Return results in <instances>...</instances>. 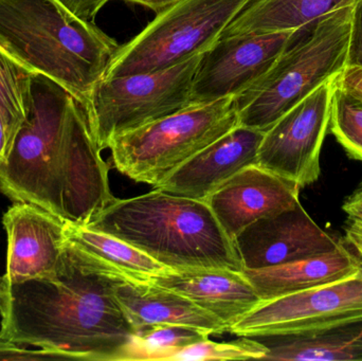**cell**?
<instances>
[{
	"label": "cell",
	"mask_w": 362,
	"mask_h": 361,
	"mask_svg": "<svg viewBox=\"0 0 362 361\" xmlns=\"http://www.w3.org/2000/svg\"><path fill=\"white\" fill-rule=\"evenodd\" d=\"M108 172L80 102L50 78L35 76L29 114L0 163V191L14 203L87 225L117 199Z\"/></svg>",
	"instance_id": "2"
},
{
	"label": "cell",
	"mask_w": 362,
	"mask_h": 361,
	"mask_svg": "<svg viewBox=\"0 0 362 361\" xmlns=\"http://www.w3.org/2000/svg\"><path fill=\"white\" fill-rule=\"evenodd\" d=\"M267 349L250 337L240 336L230 343L206 341L171 352L165 360H264Z\"/></svg>",
	"instance_id": "25"
},
{
	"label": "cell",
	"mask_w": 362,
	"mask_h": 361,
	"mask_svg": "<svg viewBox=\"0 0 362 361\" xmlns=\"http://www.w3.org/2000/svg\"><path fill=\"white\" fill-rule=\"evenodd\" d=\"M248 2L180 0L120 46L103 78L158 71L206 52Z\"/></svg>",
	"instance_id": "8"
},
{
	"label": "cell",
	"mask_w": 362,
	"mask_h": 361,
	"mask_svg": "<svg viewBox=\"0 0 362 361\" xmlns=\"http://www.w3.org/2000/svg\"><path fill=\"white\" fill-rule=\"evenodd\" d=\"M344 231V243H346L351 250H354L353 254L357 256L362 265V222L349 218Z\"/></svg>",
	"instance_id": "28"
},
{
	"label": "cell",
	"mask_w": 362,
	"mask_h": 361,
	"mask_svg": "<svg viewBox=\"0 0 362 361\" xmlns=\"http://www.w3.org/2000/svg\"><path fill=\"white\" fill-rule=\"evenodd\" d=\"M57 1L76 18L85 23H93L95 15L110 0H57Z\"/></svg>",
	"instance_id": "27"
},
{
	"label": "cell",
	"mask_w": 362,
	"mask_h": 361,
	"mask_svg": "<svg viewBox=\"0 0 362 361\" xmlns=\"http://www.w3.org/2000/svg\"><path fill=\"white\" fill-rule=\"evenodd\" d=\"M342 209L348 214L349 218L362 222V182L354 193L346 199Z\"/></svg>",
	"instance_id": "29"
},
{
	"label": "cell",
	"mask_w": 362,
	"mask_h": 361,
	"mask_svg": "<svg viewBox=\"0 0 362 361\" xmlns=\"http://www.w3.org/2000/svg\"><path fill=\"white\" fill-rule=\"evenodd\" d=\"M35 76L0 48V163L8 157L29 114Z\"/></svg>",
	"instance_id": "22"
},
{
	"label": "cell",
	"mask_w": 362,
	"mask_h": 361,
	"mask_svg": "<svg viewBox=\"0 0 362 361\" xmlns=\"http://www.w3.org/2000/svg\"><path fill=\"white\" fill-rule=\"evenodd\" d=\"M66 241L93 258L118 269L135 282L146 283L171 269L127 242L87 225H65Z\"/></svg>",
	"instance_id": "21"
},
{
	"label": "cell",
	"mask_w": 362,
	"mask_h": 361,
	"mask_svg": "<svg viewBox=\"0 0 362 361\" xmlns=\"http://www.w3.org/2000/svg\"><path fill=\"white\" fill-rule=\"evenodd\" d=\"M299 192L297 184L253 165L221 184L206 201L233 241L257 220L297 205Z\"/></svg>",
	"instance_id": "14"
},
{
	"label": "cell",
	"mask_w": 362,
	"mask_h": 361,
	"mask_svg": "<svg viewBox=\"0 0 362 361\" xmlns=\"http://www.w3.org/2000/svg\"><path fill=\"white\" fill-rule=\"evenodd\" d=\"M354 4L298 30L286 50L259 80L236 95L238 124L264 131L346 68Z\"/></svg>",
	"instance_id": "5"
},
{
	"label": "cell",
	"mask_w": 362,
	"mask_h": 361,
	"mask_svg": "<svg viewBox=\"0 0 362 361\" xmlns=\"http://www.w3.org/2000/svg\"><path fill=\"white\" fill-rule=\"evenodd\" d=\"M0 286H1V277H0Z\"/></svg>",
	"instance_id": "32"
},
{
	"label": "cell",
	"mask_w": 362,
	"mask_h": 361,
	"mask_svg": "<svg viewBox=\"0 0 362 361\" xmlns=\"http://www.w3.org/2000/svg\"><path fill=\"white\" fill-rule=\"evenodd\" d=\"M87 226L127 242L171 271H245L206 201L154 189L117 199Z\"/></svg>",
	"instance_id": "3"
},
{
	"label": "cell",
	"mask_w": 362,
	"mask_h": 361,
	"mask_svg": "<svg viewBox=\"0 0 362 361\" xmlns=\"http://www.w3.org/2000/svg\"><path fill=\"white\" fill-rule=\"evenodd\" d=\"M0 48L83 103L120 46L57 0H0Z\"/></svg>",
	"instance_id": "4"
},
{
	"label": "cell",
	"mask_w": 362,
	"mask_h": 361,
	"mask_svg": "<svg viewBox=\"0 0 362 361\" xmlns=\"http://www.w3.org/2000/svg\"><path fill=\"white\" fill-rule=\"evenodd\" d=\"M6 273L1 283H23L57 273L65 249L66 223L32 203H14L4 214Z\"/></svg>",
	"instance_id": "13"
},
{
	"label": "cell",
	"mask_w": 362,
	"mask_h": 361,
	"mask_svg": "<svg viewBox=\"0 0 362 361\" xmlns=\"http://www.w3.org/2000/svg\"><path fill=\"white\" fill-rule=\"evenodd\" d=\"M361 268L357 256L341 242L333 251L243 273L259 299L268 301L344 279Z\"/></svg>",
	"instance_id": "17"
},
{
	"label": "cell",
	"mask_w": 362,
	"mask_h": 361,
	"mask_svg": "<svg viewBox=\"0 0 362 361\" xmlns=\"http://www.w3.org/2000/svg\"><path fill=\"white\" fill-rule=\"evenodd\" d=\"M337 76L332 93L329 129L349 157L362 161V93L342 84Z\"/></svg>",
	"instance_id": "23"
},
{
	"label": "cell",
	"mask_w": 362,
	"mask_h": 361,
	"mask_svg": "<svg viewBox=\"0 0 362 361\" xmlns=\"http://www.w3.org/2000/svg\"><path fill=\"white\" fill-rule=\"evenodd\" d=\"M123 1L132 2V4H140V6H146L150 10L159 13L161 11L171 6L172 4H176L180 0H123Z\"/></svg>",
	"instance_id": "30"
},
{
	"label": "cell",
	"mask_w": 362,
	"mask_h": 361,
	"mask_svg": "<svg viewBox=\"0 0 362 361\" xmlns=\"http://www.w3.org/2000/svg\"><path fill=\"white\" fill-rule=\"evenodd\" d=\"M297 32L285 30L219 38L204 53L196 72L192 88L193 105L242 93L272 67Z\"/></svg>",
	"instance_id": "11"
},
{
	"label": "cell",
	"mask_w": 362,
	"mask_h": 361,
	"mask_svg": "<svg viewBox=\"0 0 362 361\" xmlns=\"http://www.w3.org/2000/svg\"><path fill=\"white\" fill-rule=\"evenodd\" d=\"M151 283L187 297L228 326L262 302L244 273L223 269L170 271L155 276Z\"/></svg>",
	"instance_id": "16"
},
{
	"label": "cell",
	"mask_w": 362,
	"mask_h": 361,
	"mask_svg": "<svg viewBox=\"0 0 362 361\" xmlns=\"http://www.w3.org/2000/svg\"><path fill=\"white\" fill-rule=\"evenodd\" d=\"M362 1V0H352L353 4H358V2Z\"/></svg>",
	"instance_id": "31"
},
{
	"label": "cell",
	"mask_w": 362,
	"mask_h": 361,
	"mask_svg": "<svg viewBox=\"0 0 362 361\" xmlns=\"http://www.w3.org/2000/svg\"><path fill=\"white\" fill-rule=\"evenodd\" d=\"M335 78L323 83L265 131L257 165L300 189L318 180L321 150L329 129Z\"/></svg>",
	"instance_id": "10"
},
{
	"label": "cell",
	"mask_w": 362,
	"mask_h": 361,
	"mask_svg": "<svg viewBox=\"0 0 362 361\" xmlns=\"http://www.w3.org/2000/svg\"><path fill=\"white\" fill-rule=\"evenodd\" d=\"M116 296L136 331L154 324H177L221 335L228 326L187 297L146 282L125 281Z\"/></svg>",
	"instance_id": "18"
},
{
	"label": "cell",
	"mask_w": 362,
	"mask_h": 361,
	"mask_svg": "<svg viewBox=\"0 0 362 361\" xmlns=\"http://www.w3.org/2000/svg\"><path fill=\"white\" fill-rule=\"evenodd\" d=\"M247 337L267 349L264 360L362 361V321L319 334Z\"/></svg>",
	"instance_id": "20"
},
{
	"label": "cell",
	"mask_w": 362,
	"mask_h": 361,
	"mask_svg": "<svg viewBox=\"0 0 362 361\" xmlns=\"http://www.w3.org/2000/svg\"><path fill=\"white\" fill-rule=\"evenodd\" d=\"M210 333L177 324H154L136 331L131 360H165L171 352L206 341Z\"/></svg>",
	"instance_id": "24"
},
{
	"label": "cell",
	"mask_w": 362,
	"mask_h": 361,
	"mask_svg": "<svg viewBox=\"0 0 362 361\" xmlns=\"http://www.w3.org/2000/svg\"><path fill=\"white\" fill-rule=\"evenodd\" d=\"M362 321V268L358 273L295 294L262 301L230 326L236 336L313 335Z\"/></svg>",
	"instance_id": "9"
},
{
	"label": "cell",
	"mask_w": 362,
	"mask_h": 361,
	"mask_svg": "<svg viewBox=\"0 0 362 361\" xmlns=\"http://www.w3.org/2000/svg\"><path fill=\"white\" fill-rule=\"evenodd\" d=\"M264 134L238 125L194 155L156 189L176 196L206 201L238 172L257 165Z\"/></svg>",
	"instance_id": "15"
},
{
	"label": "cell",
	"mask_w": 362,
	"mask_h": 361,
	"mask_svg": "<svg viewBox=\"0 0 362 361\" xmlns=\"http://www.w3.org/2000/svg\"><path fill=\"white\" fill-rule=\"evenodd\" d=\"M234 245L244 269H262L333 251L336 241L308 215L301 203L245 228Z\"/></svg>",
	"instance_id": "12"
},
{
	"label": "cell",
	"mask_w": 362,
	"mask_h": 361,
	"mask_svg": "<svg viewBox=\"0 0 362 361\" xmlns=\"http://www.w3.org/2000/svg\"><path fill=\"white\" fill-rule=\"evenodd\" d=\"M352 0H249L219 38L299 30Z\"/></svg>",
	"instance_id": "19"
},
{
	"label": "cell",
	"mask_w": 362,
	"mask_h": 361,
	"mask_svg": "<svg viewBox=\"0 0 362 361\" xmlns=\"http://www.w3.org/2000/svg\"><path fill=\"white\" fill-rule=\"evenodd\" d=\"M346 86L362 93V1L354 4L346 68L337 76Z\"/></svg>",
	"instance_id": "26"
},
{
	"label": "cell",
	"mask_w": 362,
	"mask_h": 361,
	"mask_svg": "<svg viewBox=\"0 0 362 361\" xmlns=\"http://www.w3.org/2000/svg\"><path fill=\"white\" fill-rule=\"evenodd\" d=\"M235 97L185 110L114 138V167L127 177L156 189L189 158L238 126Z\"/></svg>",
	"instance_id": "6"
},
{
	"label": "cell",
	"mask_w": 362,
	"mask_h": 361,
	"mask_svg": "<svg viewBox=\"0 0 362 361\" xmlns=\"http://www.w3.org/2000/svg\"><path fill=\"white\" fill-rule=\"evenodd\" d=\"M133 281L66 241L57 273L0 286V336L59 360L129 361L136 329L116 290Z\"/></svg>",
	"instance_id": "1"
},
{
	"label": "cell",
	"mask_w": 362,
	"mask_h": 361,
	"mask_svg": "<svg viewBox=\"0 0 362 361\" xmlns=\"http://www.w3.org/2000/svg\"><path fill=\"white\" fill-rule=\"evenodd\" d=\"M204 53L167 69L98 81L80 104L100 150L122 134L193 106L192 88Z\"/></svg>",
	"instance_id": "7"
}]
</instances>
